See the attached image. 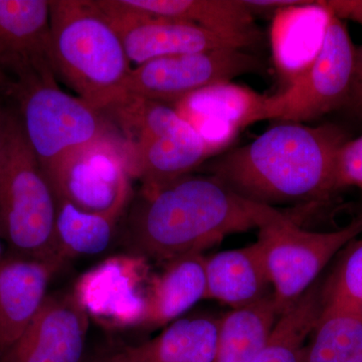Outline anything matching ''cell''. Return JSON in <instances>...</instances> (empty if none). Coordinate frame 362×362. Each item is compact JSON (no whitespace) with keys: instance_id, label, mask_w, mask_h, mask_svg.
<instances>
[{"instance_id":"30","label":"cell","mask_w":362,"mask_h":362,"mask_svg":"<svg viewBox=\"0 0 362 362\" xmlns=\"http://www.w3.org/2000/svg\"><path fill=\"white\" fill-rule=\"evenodd\" d=\"M303 0H243L245 6L252 13H274L285 7L296 6Z\"/></svg>"},{"instance_id":"24","label":"cell","mask_w":362,"mask_h":362,"mask_svg":"<svg viewBox=\"0 0 362 362\" xmlns=\"http://www.w3.org/2000/svg\"><path fill=\"white\" fill-rule=\"evenodd\" d=\"M56 199L54 230L61 259L66 262L77 257L94 256L108 249L120 216L87 213L63 197H56Z\"/></svg>"},{"instance_id":"17","label":"cell","mask_w":362,"mask_h":362,"mask_svg":"<svg viewBox=\"0 0 362 362\" xmlns=\"http://www.w3.org/2000/svg\"><path fill=\"white\" fill-rule=\"evenodd\" d=\"M204 263V254L185 255L165 262L160 273L152 274L143 327H165L206 300Z\"/></svg>"},{"instance_id":"6","label":"cell","mask_w":362,"mask_h":362,"mask_svg":"<svg viewBox=\"0 0 362 362\" xmlns=\"http://www.w3.org/2000/svg\"><path fill=\"white\" fill-rule=\"evenodd\" d=\"M258 230L256 243L281 315L315 284L330 259L361 235L362 218L333 232H311L274 207Z\"/></svg>"},{"instance_id":"9","label":"cell","mask_w":362,"mask_h":362,"mask_svg":"<svg viewBox=\"0 0 362 362\" xmlns=\"http://www.w3.org/2000/svg\"><path fill=\"white\" fill-rule=\"evenodd\" d=\"M356 59V49L346 26L332 16L310 69L282 93L269 97L268 119L303 123L344 106Z\"/></svg>"},{"instance_id":"25","label":"cell","mask_w":362,"mask_h":362,"mask_svg":"<svg viewBox=\"0 0 362 362\" xmlns=\"http://www.w3.org/2000/svg\"><path fill=\"white\" fill-rule=\"evenodd\" d=\"M302 362H362V316L323 308Z\"/></svg>"},{"instance_id":"3","label":"cell","mask_w":362,"mask_h":362,"mask_svg":"<svg viewBox=\"0 0 362 362\" xmlns=\"http://www.w3.org/2000/svg\"><path fill=\"white\" fill-rule=\"evenodd\" d=\"M49 59L78 98L106 112L126 98L131 71L122 42L96 1H49Z\"/></svg>"},{"instance_id":"5","label":"cell","mask_w":362,"mask_h":362,"mask_svg":"<svg viewBox=\"0 0 362 362\" xmlns=\"http://www.w3.org/2000/svg\"><path fill=\"white\" fill-rule=\"evenodd\" d=\"M57 199L51 183L9 112L0 156V233L16 256L62 259L56 240ZM65 262V261H64Z\"/></svg>"},{"instance_id":"33","label":"cell","mask_w":362,"mask_h":362,"mask_svg":"<svg viewBox=\"0 0 362 362\" xmlns=\"http://www.w3.org/2000/svg\"><path fill=\"white\" fill-rule=\"evenodd\" d=\"M6 73H4V69H2V66H0V88L2 87V86L6 85Z\"/></svg>"},{"instance_id":"18","label":"cell","mask_w":362,"mask_h":362,"mask_svg":"<svg viewBox=\"0 0 362 362\" xmlns=\"http://www.w3.org/2000/svg\"><path fill=\"white\" fill-rule=\"evenodd\" d=\"M206 300L243 308L272 295V285L257 243L206 257Z\"/></svg>"},{"instance_id":"19","label":"cell","mask_w":362,"mask_h":362,"mask_svg":"<svg viewBox=\"0 0 362 362\" xmlns=\"http://www.w3.org/2000/svg\"><path fill=\"white\" fill-rule=\"evenodd\" d=\"M49 1L0 0V66L4 73L49 59Z\"/></svg>"},{"instance_id":"4","label":"cell","mask_w":362,"mask_h":362,"mask_svg":"<svg viewBox=\"0 0 362 362\" xmlns=\"http://www.w3.org/2000/svg\"><path fill=\"white\" fill-rule=\"evenodd\" d=\"M23 132L49 183L69 158L113 135L101 111L66 94L56 82L49 59L7 71Z\"/></svg>"},{"instance_id":"28","label":"cell","mask_w":362,"mask_h":362,"mask_svg":"<svg viewBox=\"0 0 362 362\" xmlns=\"http://www.w3.org/2000/svg\"><path fill=\"white\" fill-rule=\"evenodd\" d=\"M332 16L362 25V0H322Z\"/></svg>"},{"instance_id":"2","label":"cell","mask_w":362,"mask_h":362,"mask_svg":"<svg viewBox=\"0 0 362 362\" xmlns=\"http://www.w3.org/2000/svg\"><path fill=\"white\" fill-rule=\"evenodd\" d=\"M346 141L335 126L280 121L254 141L214 159L207 171L256 204H316L337 192L335 163Z\"/></svg>"},{"instance_id":"11","label":"cell","mask_w":362,"mask_h":362,"mask_svg":"<svg viewBox=\"0 0 362 362\" xmlns=\"http://www.w3.org/2000/svg\"><path fill=\"white\" fill-rule=\"evenodd\" d=\"M151 275L148 259L119 254L82 274L71 292L89 318L104 327H136L146 315Z\"/></svg>"},{"instance_id":"22","label":"cell","mask_w":362,"mask_h":362,"mask_svg":"<svg viewBox=\"0 0 362 362\" xmlns=\"http://www.w3.org/2000/svg\"><path fill=\"white\" fill-rule=\"evenodd\" d=\"M279 316L273 295L250 306L226 312L221 316L213 362H252Z\"/></svg>"},{"instance_id":"7","label":"cell","mask_w":362,"mask_h":362,"mask_svg":"<svg viewBox=\"0 0 362 362\" xmlns=\"http://www.w3.org/2000/svg\"><path fill=\"white\" fill-rule=\"evenodd\" d=\"M96 4L122 42L130 63L140 66L153 59L216 49H244L259 44L261 33L213 32L183 21L139 13L120 0Z\"/></svg>"},{"instance_id":"21","label":"cell","mask_w":362,"mask_h":362,"mask_svg":"<svg viewBox=\"0 0 362 362\" xmlns=\"http://www.w3.org/2000/svg\"><path fill=\"white\" fill-rule=\"evenodd\" d=\"M139 13L183 21L213 32L246 33L258 30L243 0H120Z\"/></svg>"},{"instance_id":"32","label":"cell","mask_w":362,"mask_h":362,"mask_svg":"<svg viewBox=\"0 0 362 362\" xmlns=\"http://www.w3.org/2000/svg\"><path fill=\"white\" fill-rule=\"evenodd\" d=\"M9 112H6L0 107V156H1L2 146H4V135H6L7 118Z\"/></svg>"},{"instance_id":"16","label":"cell","mask_w":362,"mask_h":362,"mask_svg":"<svg viewBox=\"0 0 362 362\" xmlns=\"http://www.w3.org/2000/svg\"><path fill=\"white\" fill-rule=\"evenodd\" d=\"M332 18L322 0H303L274 14L271 28L273 61L281 78L296 83L310 69L320 52Z\"/></svg>"},{"instance_id":"10","label":"cell","mask_w":362,"mask_h":362,"mask_svg":"<svg viewBox=\"0 0 362 362\" xmlns=\"http://www.w3.org/2000/svg\"><path fill=\"white\" fill-rule=\"evenodd\" d=\"M131 177L125 144L113 134L69 158L52 187L87 213L121 216L132 199Z\"/></svg>"},{"instance_id":"29","label":"cell","mask_w":362,"mask_h":362,"mask_svg":"<svg viewBox=\"0 0 362 362\" xmlns=\"http://www.w3.org/2000/svg\"><path fill=\"white\" fill-rule=\"evenodd\" d=\"M346 106L352 113L362 118V47L356 49V68Z\"/></svg>"},{"instance_id":"13","label":"cell","mask_w":362,"mask_h":362,"mask_svg":"<svg viewBox=\"0 0 362 362\" xmlns=\"http://www.w3.org/2000/svg\"><path fill=\"white\" fill-rule=\"evenodd\" d=\"M269 97L232 82L194 93L175 110L204 140L209 154L232 144L240 130L268 119Z\"/></svg>"},{"instance_id":"12","label":"cell","mask_w":362,"mask_h":362,"mask_svg":"<svg viewBox=\"0 0 362 362\" xmlns=\"http://www.w3.org/2000/svg\"><path fill=\"white\" fill-rule=\"evenodd\" d=\"M89 321L73 292L47 294L0 362H84Z\"/></svg>"},{"instance_id":"20","label":"cell","mask_w":362,"mask_h":362,"mask_svg":"<svg viewBox=\"0 0 362 362\" xmlns=\"http://www.w3.org/2000/svg\"><path fill=\"white\" fill-rule=\"evenodd\" d=\"M220 319L211 313L187 314L156 337L125 349L137 362H213Z\"/></svg>"},{"instance_id":"15","label":"cell","mask_w":362,"mask_h":362,"mask_svg":"<svg viewBox=\"0 0 362 362\" xmlns=\"http://www.w3.org/2000/svg\"><path fill=\"white\" fill-rule=\"evenodd\" d=\"M64 263L16 255L4 256L0 262V358L37 315Z\"/></svg>"},{"instance_id":"31","label":"cell","mask_w":362,"mask_h":362,"mask_svg":"<svg viewBox=\"0 0 362 362\" xmlns=\"http://www.w3.org/2000/svg\"><path fill=\"white\" fill-rule=\"evenodd\" d=\"M89 362H137L128 354L125 349L115 354H107V356L97 357Z\"/></svg>"},{"instance_id":"8","label":"cell","mask_w":362,"mask_h":362,"mask_svg":"<svg viewBox=\"0 0 362 362\" xmlns=\"http://www.w3.org/2000/svg\"><path fill=\"white\" fill-rule=\"evenodd\" d=\"M263 71V61L243 49L180 54L153 59L131 69L124 92L126 96L175 105L211 86L232 82L239 76Z\"/></svg>"},{"instance_id":"34","label":"cell","mask_w":362,"mask_h":362,"mask_svg":"<svg viewBox=\"0 0 362 362\" xmlns=\"http://www.w3.org/2000/svg\"><path fill=\"white\" fill-rule=\"evenodd\" d=\"M2 240H4V239H2L1 233H0V262H1L2 259L4 258V245H2Z\"/></svg>"},{"instance_id":"14","label":"cell","mask_w":362,"mask_h":362,"mask_svg":"<svg viewBox=\"0 0 362 362\" xmlns=\"http://www.w3.org/2000/svg\"><path fill=\"white\" fill-rule=\"evenodd\" d=\"M131 176L143 189L168 185L202 165L211 156L192 125L181 129L138 127L123 131Z\"/></svg>"},{"instance_id":"27","label":"cell","mask_w":362,"mask_h":362,"mask_svg":"<svg viewBox=\"0 0 362 362\" xmlns=\"http://www.w3.org/2000/svg\"><path fill=\"white\" fill-rule=\"evenodd\" d=\"M347 187L362 188V136L340 147L335 163L337 190Z\"/></svg>"},{"instance_id":"1","label":"cell","mask_w":362,"mask_h":362,"mask_svg":"<svg viewBox=\"0 0 362 362\" xmlns=\"http://www.w3.org/2000/svg\"><path fill=\"white\" fill-rule=\"evenodd\" d=\"M273 209L240 197L213 175H187L160 187L142 188L126 233L134 254L165 263L258 228Z\"/></svg>"},{"instance_id":"26","label":"cell","mask_w":362,"mask_h":362,"mask_svg":"<svg viewBox=\"0 0 362 362\" xmlns=\"http://www.w3.org/2000/svg\"><path fill=\"white\" fill-rule=\"evenodd\" d=\"M349 246L322 287L323 308L362 316V240Z\"/></svg>"},{"instance_id":"23","label":"cell","mask_w":362,"mask_h":362,"mask_svg":"<svg viewBox=\"0 0 362 362\" xmlns=\"http://www.w3.org/2000/svg\"><path fill=\"white\" fill-rule=\"evenodd\" d=\"M322 309V287L314 284L278 317L252 362H302L305 346Z\"/></svg>"}]
</instances>
